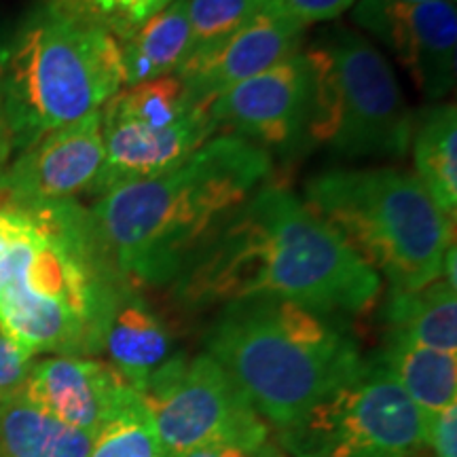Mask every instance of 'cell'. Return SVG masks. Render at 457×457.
Masks as SVG:
<instances>
[{"instance_id": "1", "label": "cell", "mask_w": 457, "mask_h": 457, "mask_svg": "<svg viewBox=\"0 0 457 457\" xmlns=\"http://www.w3.org/2000/svg\"><path fill=\"white\" fill-rule=\"evenodd\" d=\"M179 279L195 307L273 296L327 316L367 312L381 293L379 273L290 188L271 182L228 214Z\"/></svg>"}, {"instance_id": "2", "label": "cell", "mask_w": 457, "mask_h": 457, "mask_svg": "<svg viewBox=\"0 0 457 457\" xmlns=\"http://www.w3.org/2000/svg\"><path fill=\"white\" fill-rule=\"evenodd\" d=\"M129 286L87 208L0 202V328L26 356L100 352Z\"/></svg>"}, {"instance_id": "3", "label": "cell", "mask_w": 457, "mask_h": 457, "mask_svg": "<svg viewBox=\"0 0 457 457\" xmlns=\"http://www.w3.org/2000/svg\"><path fill=\"white\" fill-rule=\"evenodd\" d=\"M271 170L267 148L216 134L174 170L104 193L89 214L129 284H165L265 185Z\"/></svg>"}, {"instance_id": "4", "label": "cell", "mask_w": 457, "mask_h": 457, "mask_svg": "<svg viewBox=\"0 0 457 457\" xmlns=\"http://www.w3.org/2000/svg\"><path fill=\"white\" fill-rule=\"evenodd\" d=\"M205 343L278 430L367 367L353 337L333 316L273 296L227 303Z\"/></svg>"}, {"instance_id": "5", "label": "cell", "mask_w": 457, "mask_h": 457, "mask_svg": "<svg viewBox=\"0 0 457 457\" xmlns=\"http://www.w3.org/2000/svg\"><path fill=\"white\" fill-rule=\"evenodd\" d=\"M123 87L121 43L74 0H41L0 54L11 151L102 111Z\"/></svg>"}, {"instance_id": "6", "label": "cell", "mask_w": 457, "mask_h": 457, "mask_svg": "<svg viewBox=\"0 0 457 457\" xmlns=\"http://www.w3.org/2000/svg\"><path fill=\"white\" fill-rule=\"evenodd\" d=\"M305 204L352 245L392 290H420L441 278L455 220L411 171L335 168L307 182Z\"/></svg>"}, {"instance_id": "7", "label": "cell", "mask_w": 457, "mask_h": 457, "mask_svg": "<svg viewBox=\"0 0 457 457\" xmlns=\"http://www.w3.org/2000/svg\"><path fill=\"white\" fill-rule=\"evenodd\" d=\"M312 74L307 136L345 159L403 157L415 119L390 62L362 34L335 28L303 51Z\"/></svg>"}, {"instance_id": "8", "label": "cell", "mask_w": 457, "mask_h": 457, "mask_svg": "<svg viewBox=\"0 0 457 457\" xmlns=\"http://www.w3.org/2000/svg\"><path fill=\"white\" fill-rule=\"evenodd\" d=\"M278 432L295 457H417L426 413L377 360Z\"/></svg>"}, {"instance_id": "9", "label": "cell", "mask_w": 457, "mask_h": 457, "mask_svg": "<svg viewBox=\"0 0 457 457\" xmlns=\"http://www.w3.org/2000/svg\"><path fill=\"white\" fill-rule=\"evenodd\" d=\"M140 394L165 453L270 441L267 421L210 353L171 356Z\"/></svg>"}, {"instance_id": "10", "label": "cell", "mask_w": 457, "mask_h": 457, "mask_svg": "<svg viewBox=\"0 0 457 457\" xmlns=\"http://www.w3.org/2000/svg\"><path fill=\"white\" fill-rule=\"evenodd\" d=\"M353 21L398 57L426 98L438 100L453 89L457 71L455 3L358 0L353 4Z\"/></svg>"}, {"instance_id": "11", "label": "cell", "mask_w": 457, "mask_h": 457, "mask_svg": "<svg viewBox=\"0 0 457 457\" xmlns=\"http://www.w3.org/2000/svg\"><path fill=\"white\" fill-rule=\"evenodd\" d=\"M104 163L102 111L49 131L0 165V202L55 204L74 202L89 193Z\"/></svg>"}, {"instance_id": "12", "label": "cell", "mask_w": 457, "mask_h": 457, "mask_svg": "<svg viewBox=\"0 0 457 457\" xmlns=\"http://www.w3.org/2000/svg\"><path fill=\"white\" fill-rule=\"evenodd\" d=\"M312 104V74L303 51L261 74L222 91L208 112L225 134L262 148L290 146L307 128Z\"/></svg>"}, {"instance_id": "13", "label": "cell", "mask_w": 457, "mask_h": 457, "mask_svg": "<svg viewBox=\"0 0 457 457\" xmlns=\"http://www.w3.org/2000/svg\"><path fill=\"white\" fill-rule=\"evenodd\" d=\"M21 392L62 424L96 436L138 390L102 360L49 356L32 364Z\"/></svg>"}, {"instance_id": "14", "label": "cell", "mask_w": 457, "mask_h": 457, "mask_svg": "<svg viewBox=\"0 0 457 457\" xmlns=\"http://www.w3.org/2000/svg\"><path fill=\"white\" fill-rule=\"evenodd\" d=\"M303 34L305 26L301 21L271 4L212 54L182 68L179 77L185 83L188 100L208 108L222 91L299 54Z\"/></svg>"}, {"instance_id": "15", "label": "cell", "mask_w": 457, "mask_h": 457, "mask_svg": "<svg viewBox=\"0 0 457 457\" xmlns=\"http://www.w3.org/2000/svg\"><path fill=\"white\" fill-rule=\"evenodd\" d=\"M216 134L219 128L208 108L165 129H153L102 114L104 163L89 193L102 197L117 187L162 176L191 157Z\"/></svg>"}, {"instance_id": "16", "label": "cell", "mask_w": 457, "mask_h": 457, "mask_svg": "<svg viewBox=\"0 0 457 457\" xmlns=\"http://www.w3.org/2000/svg\"><path fill=\"white\" fill-rule=\"evenodd\" d=\"M102 350L108 364L134 390L142 392L148 377L171 358V337L162 318L129 286L108 316Z\"/></svg>"}, {"instance_id": "17", "label": "cell", "mask_w": 457, "mask_h": 457, "mask_svg": "<svg viewBox=\"0 0 457 457\" xmlns=\"http://www.w3.org/2000/svg\"><path fill=\"white\" fill-rule=\"evenodd\" d=\"M94 436L62 424L24 396H0V457H87Z\"/></svg>"}, {"instance_id": "18", "label": "cell", "mask_w": 457, "mask_h": 457, "mask_svg": "<svg viewBox=\"0 0 457 457\" xmlns=\"http://www.w3.org/2000/svg\"><path fill=\"white\" fill-rule=\"evenodd\" d=\"M191 54L187 0H174L162 13L121 41L125 87L179 74Z\"/></svg>"}, {"instance_id": "19", "label": "cell", "mask_w": 457, "mask_h": 457, "mask_svg": "<svg viewBox=\"0 0 457 457\" xmlns=\"http://www.w3.org/2000/svg\"><path fill=\"white\" fill-rule=\"evenodd\" d=\"M386 318L394 339L457 353V295L443 278L420 290H392Z\"/></svg>"}, {"instance_id": "20", "label": "cell", "mask_w": 457, "mask_h": 457, "mask_svg": "<svg viewBox=\"0 0 457 457\" xmlns=\"http://www.w3.org/2000/svg\"><path fill=\"white\" fill-rule=\"evenodd\" d=\"M379 362L424 413L457 404V353L390 337Z\"/></svg>"}, {"instance_id": "21", "label": "cell", "mask_w": 457, "mask_h": 457, "mask_svg": "<svg viewBox=\"0 0 457 457\" xmlns=\"http://www.w3.org/2000/svg\"><path fill=\"white\" fill-rule=\"evenodd\" d=\"M413 159L417 179L430 193L443 214L455 220L457 212V112L455 104L428 111L413 129Z\"/></svg>"}, {"instance_id": "22", "label": "cell", "mask_w": 457, "mask_h": 457, "mask_svg": "<svg viewBox=\"0 0 457 457\" xmlns=\"http://www.w3.org/2000/svg\"><path fill=\"white\" fill-rule=\"evenodd\" d=\"M197 111H202V106L188 100L182 79L179 74H170L119 89L102 108V114L153 129H165L182 123Z\"/></svg>"}, {"instance_id": "23", "label": "cell", "mask_w": 457, "mask_h": 457, "mask_svg": "<svg viewBox=\"0 0 457 457\" xmlns=\"http://www.w3.org/2000/svg\"><path fill=\"white\" fill-rule=\"evenodd\" d=\"M87 457H165L153 415L140 392L131 394L96 434Z\"/></svg>"}, {"instance_id": "24", "label": "cell", "mask_w": 457, "mask_h": 457, "mask_svg": "<svg viewBox=\"0 0 457 457\" xmlns=\"http://www.w3.org/2000/svg\"><path fill=\"white\" fill-rule=\"evenodd\" d=\"M187 3L188 21H191V54L185 66L195 64L219 49L231 34L254 20L261 11L271 7L273 0H187Z\"/></svg>"}, {"instance_id": "25", "label": "cell", "mask_w": 457, "mask_h": 457, "mask_svg": "<svg viewBox=\"0 0 457 457\" xmlns=\"http://www.w3.org/2000/svg\"><path fill=\"white\" fill-rule=\"evenodd\" d=\"M74 3L121 43L140 26H145L151 17L170 7L174 0H74Z\"/></svg>"}, {"instance_id": "26", "label": "cell", "mask_w": 457, "mask_h": 457, "mask_svg": "<svg viewBox=\"0 0 457 457\" xmlns=\"http://www.w3.org/2000/svg\"><path fill=\"white\" fill-rule=\"evenodd\" d=\"M426 449L432 457H457V404L426 413Z\"/></svg>"}, {"instance_id": "27", "label": "cell", "mask_w": 457, "mask_h": 457, "mask_svg": "<svg viewBox=\"0 0 457 457\" xmlns=\"http://www.w3.org/2000/svg\"><path fill=\"white\" fill-rule=\"evenodd\" d=\"M30 369L32 358L26 356L9 339V335L0 328V396L20 392L26 384Z\"/></svg>"}, {"instance_id": "28", "label": "cell", "mask_w": 457, "mask_h": 457, "mask_svg": "<svg viewBox=\"0 0 457 457\" xmlns=\"http://www.w3.org/2000/svg\"><path fill=\"white\" fill-rule=\"evenodd\" d=\"M358 0H273L278 9L295 17L303 26L320 24V21H330L352 9Z\"/></svg>"}, {"instance_id": "29", "label": "cell", "mask_w": 457, "mask_h": 457, "mask_svg": "<svg viewBox=\"0 0 457 457\" xmlns=\"http://www.w3.org/2000/svg\"><path fill=\"white\" fill-rule=\"evenodd\" d=\"M165 457H284L276 445L270 441L261 445H208V447H197L182 451V453H165Z\"/></svg>"}, {"instance_id": "30", "label": "cell", "mask_w": 457, "mask_h": 457, "mask_svg": "<svg viewBox=\"0 0 457 457\" xmlns=\"http://www.w3.org/2000/svg\"><path fill=\"white\" fill-rule=\"evenodd\" d=\"M11 155V140H9V131L7 125L3 121V112H0V165H4Z\"/></svg>"}, {"instance_id": "31", "label": "cell", "mask_w": 457, "mask_h": 457, "mask_svg": "<svg viewBox=\"0 0 457 457\" xmlns=\"http://www.w3.org/2000/svg\"><path fill=\"white\" fill-rule=\"evenodd\" d=\"M400 3H411V4H417V3H436V0H400ZM451 3H455V0H451Z\"/></svg>"}]
</instances>
